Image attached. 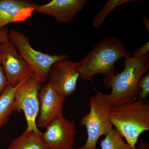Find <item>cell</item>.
<instances>
[{"mask_svg":"<svg viewBox=\"0 0 149 149\" xmlns=\"http://www.w3.org/2000/svg\"><path fill=\"white\" fill-rule=\"evenodd\" d=\"M129 57L130 52L122 40L116 37L103 39L79 62L80 78L93 82L96 74L110 76L114 74L115 65L120 58Z\"/></svg>","mask_w":149,"mask_h":149,"instance_id":"obj_1","label":"cell"},{"mask_svg":"<svg viewBox=\"0 0 149 149\" xmlns=\"http://www.w3.org/2000/svg\"><path fill=\"white\" fill-rule=\"evenodd\" d=\"M124 66L120 73L105 76L103 80L104 86L111 89L107 96L112 106L137 100L140 91L139 80L149 69V54L125 59Z\"/></svg>","mask_w":149,"mask_h":149,"instance_id":"obj_2","label":"cell"},{"mask_svg":"<svg viewBox=\"0 0 149 149\" xmlns=\"http://www.w3.org/2000/svg\"><path fill=\"white\" fill-rule=\"evenodd\" d=\"M109 120L113 126L133 149L142 133L149 130V104L136 100L112 106Z\"/></svg>","mask_w":149,"mask_h":149,"instance_id":"obj_3","label":"cell"},{"mask_svg":"<svg viewBox=\"0 0 149 149\" xmlns=\"http://www.w3.org/2000/svg\"><path fill=\"white\" fill-rule=\"evenodd\" d=\"M112 105L107 95L97 91L90 98V111L83 116L80 125L85 126L87 139L82 147L76 149H96L100 137L106 135L113 129L109 120Z\"/></svg>","mask_w":149,"mask_h":149,"instance_id":"obj_4","label":"cell"},{"mask_svg":"<svg viewBox=\"0 0 149 149\" xmlns=\"http://www.w3.org/2000/svg\"><path fill=\"white\" fill-rule=\"evenodd\" d=\"M9 40L32 70L35 77L42 83L47 82L50 70L55 63L68 59V55L65 54L50 55L36 50L32 47L28 37L15 29L9 31Z\"/></svg>","mask_w":149,"mask_h":149,"instance_id":"obj_5","label":"cell"},{"mask_svg":"<svg viewBox=\"0 0 149 149\" xmlns=\"http://www.w3.org/2000/svg\"><path fill=\"white\" fill-rule=\"evenodd\" d=\"M42 85L33 74L19 84L14 100V111L24 113L27 124L26 130L34 131L40 136L42 133L37 128L36 121L40 112L38 94Z\"/></svg>","mask_w":149,"mask_h":149,"instance_id":"obj_6","label":"cell"},{"mask_svg":"<svg viewBox=\"0 0 149 149\" xmlns=\"http://www.w3.org/2000/svg\"><path fill=\"white\" fill-rule=\"evenodd\" d=\"M0 64L6 77L7 85L15 86L34 74L10 40L0 45Z\"/></svg>","mask_w":149,"mask_h":149,"instance_id":"obj_7","label":"cell"},{"mask_svg":"<svg viewBox=\"0 0 149 149\" xmlns=\"http://www.w3.org/2000/svg\"><path fill=\"white\" fill-rule=\"evenodd\" d=\"M79 77V62L67 59L52 66L48 82L57 93L66 98L76 91Z\"/></svg>","mask_w":149,"mask_h":149,"instance_id":"obj_8","label":"cell"},{"mask_svg":"<svg viewBox=\"0 0 149 149\" xmlns=\"http://www.w3.org/2000/svg\"><path fill=\"white\" fill-rule=\"evenodd\" d=\"M41 137L49 149H74L76 125L64 116L56 118L46 127Z\"/></svg>","mask_w":149,"mask_h":149,"instance_id":"obj_9","label":"cell"},{"mask_svg":"<svg viewBox=\"0 0 149 149\" xmlns=\"http://www.w3.org/2000/svg\"><path fill=\"white\" fill-rule=\"evenodd\" d=\"M40 112L36 121L37 128H46L56 118L63 116V104L65 98L56 92L49 82L42 86L39 94Z\"/></svg>","mask_w":149,"mask_h":149,"instance_id":"obj_10","label":"cell"},{"mask_svg":"<svg viewBox=\"0 0 149 149\" xmlns=\"http://www.w3.org/2000/svg\"><path fill=\"white\" fill-rule=\"evenodd\" d=\"M87 3V0H53L45 4H38L35 12L52 16L59 24L69 23Z\"/></svg>","mask_w":149,"mask_h":149,"instance_id":"obj_11","label":"cell"},{"mask_svg":"<svg viewBox=\"0 0 149 149\" xmlns=\"http://www.w3.org/2000/svg\"><path fill=\"white\" fill-rule=\"evenodd\" d=\"M38 4L28 0H0V28L30 18Z\"/></svg>","mask_w":149,"mask_h":149,"instance_id":"obj_12","label":"cell"},{"mask_svg":"<svg viewBox=\"0 0 149 149\" xmlns=\"http://www.w3.org/2000/svg\"><path fill=\"white\" fill-rule=\"evenodd\" d=\"M8 149H49L41 136L34 131L25 129L20 136L14 139Z\"/></svg>","mask_w":149,"mask_h":149,"instance_id":"obj_13","label":"cell"},{"mask_svg":"<svg viewBox=\"0 0 149 149\" xmlns=\"http://www.w3.org/2000/svg\"><path fill=\"white\" fill-rule=\"evenodd\" d=\"M19 84L15 86L7 85L0 96V131L8 122L10 116L14 112L15 94Z\"/></svg>","mask_w":149,"mask_h":149,"instance_id":"obj_14","label":"cell"},{"mask_svg":"<svg viewBox=\"0 0 149 149\" xmlns=\"http://www.w3.org/2000/svg\"><path fill=\"white\" fill-rule=\"evenodd\" d=\"M100 149H134L126 142L115 128H113L105 135L100 143Z\"/></svg>","mask_w":149,"mask_h":149,"instance_id":"obj_15","label":"cell"},{"mask_svg":"<svg viewBox=\"0 0 149 149\" xmlns=\"http://www.w3.org/2000/svg\"><path fill=\"white\" fill-rule=\"evenodd\" d=\"M133 1V0H109L108 1L93 18V27L96 29H100L107 17L116 8L125 3Z\"/></svg>","mask_w":149,"mask_h":149,"instance_id":"obj_16","label":"cell"},{"mask_svg":"<svg viewBox=\"0 0 149 149\" xmlns=\"http://www.w3.org/2000/svg\"><path fill=\"white\" fill-rule=\"evenodd\" d=\"M139 86L140 91L138 95V100L141 101H146L149 95V71L139 80Z\"/></svg>","mask_w":149,"mask_h":149,"instance_id":"obj_17","label":"cell"},{"mask_svg":"<svg viewBox=\"0 0 149 149\" xmlns=\"http://www.w3.org/2000/svg\"><path fill=\"white\" fill-rule=\"evenodd\" d=\"M149 41L136 49L133 52V57H141L149 54Z\"/></svg>","mask_w":149,"mask_h":149,"instance_id":"obj_18","label":"cell"},{"mask_svg":"<svg viewBox=\"0 0 149 149\" xmlns=\"http://www.w3.org/2000/svg\"><path fill=\"white\" fill-rule=\"evenodd\" d=\"M7 86V81L6 77L2 67L0 64V96L2 94Z\"/></svg>","mask_w":149,"mask_h":149,"instance_id":"obj_19","label":"cell"},{"mask_svg":"<svg viewBox=\"0 0 149 149\" xmlns=\"http://www.w3.org/2000/svg\"><path fill=\"white\" fill-rule=\"evenodd\" d=\"M9 40V31L6 27L0 28V45Z\"/></svg>","mask_w":149,"mask_h":149,"instance_id":"obj_20","label":"cell"},{"mask_svg":"<svg viewBox=\"0 0 149 149\" xmlns=\"http://www.w3.org/2000/svg\"><path fill=\"white\" fill-rule=\"evenodd\" d=\"M136 149H149V144L148 142L141 139Z\"/></svg>","mask_w":149,"mask_h":149,"instance_id":"obj_21","label":"cell"},{"mask_svg":"<svg viewBox=\"0 0 149 149\" xmlns=\"http://www.w3.org/2000/svg\"><path fill=\"white\" fill-rule=\"evenodd\" d=\"M143 22L145 27L147 29H148V31H149V21L148 18L146 17H143Z\"/></svg>","mask_w":149,"mask_h":149,"instance_id":"obj_22","label":"cell"},{"mask_svg":"<svg viewBox=\"0 0 149 149\" xmlns=\"http://www.w3.org/2000/svg\"></svg>","mask_w":149,"mask_h":149,"instance_id":"obj_23","label":"cell"}]
</instances>
